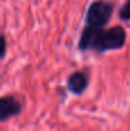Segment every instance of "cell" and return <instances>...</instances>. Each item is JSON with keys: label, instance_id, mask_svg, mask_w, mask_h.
Here are the masks:
<instances>
[{"label": "cell", "instance_id": "7a4b0ae2", "mask_svg": "<svg viewBox=\"0 0 130 131\" xmlns=\"http://www.w3.org/2000/svg\"><path fill=\"white\" fill-rule=\"evenodd\" d=\"M114 4L110 0H93L89 5L85 13L84 28L91 30H100L106 28L112 18Z\"/></svg>", "mask_w": 130, "mask_h": 131}, {"label": "cell", "instance_id": "3957f363", "mask_svg": "<svg viewBox=\"0 0 130 131\" xmlns=\"http://www.w3.org/2000/svg\"><path fill=\"white\" fill-rule=\"evenodd\" d=\"M90 84V70L88 68L71 72L66 79V88L75 95H82Z\"/></svg>", "mask_w": 130, "mask_h": 131}, {"label": "cell", "instance_id": "5b68a950", "mask_svg": "<svg viewBox=\"0 0 130 131\" xmlns=\"http://www.w3.org/2000/svg\"><path fill=\"white\" fill-rule=\"evenodd\" d=\"M119 18L124 22L130 21V0H126L119 9Z\"/></svg>", "mask_w": 130, "mask_h": 131}, {"label": "cell", "instance_id": "277c9868", "mask_svg": "<svg viewBox=\"0 0 130 131\" xmlns=\"http://www.w3.org/2000/svg\"><path fill=\"white\" fill-rule=\"evenodd\" d=\"M23 111V104L15 95L0 97V122H6L10 118L18 116Z\"/></svg>", "mask_w": 130, "mask_h": 131}, {"label": "cell", "instance_id": "6da1fadb", "mask_svg": "<svg viewBox=\"0 0 130 131\" xmlns=\"http://www.w3.org/2000/svg\"><path fill=\"white\" fill-rule=\"evenodd\" d=\"M127 41V31L121 25L103 28L100 30H91L83 27L77 43L81 52L93 51L105 53L108 51L121 50Z\"/></svg>", "mask_w": 130, "mask_h": 131}, {"label": "cell", "instance_id": "8992f818", "mask_svg": "<svg viewBox=\"0 0 130 131\" xmlns=\"http://www.w3.org/2000/svg\"><path fill=\"white\" fill-rule=\"evenodd\" d=\"M7 54V38L4 32H0V60H2Z\"/></svg>", "mask_w": 130, "mask_h": 131}]
</instances>
